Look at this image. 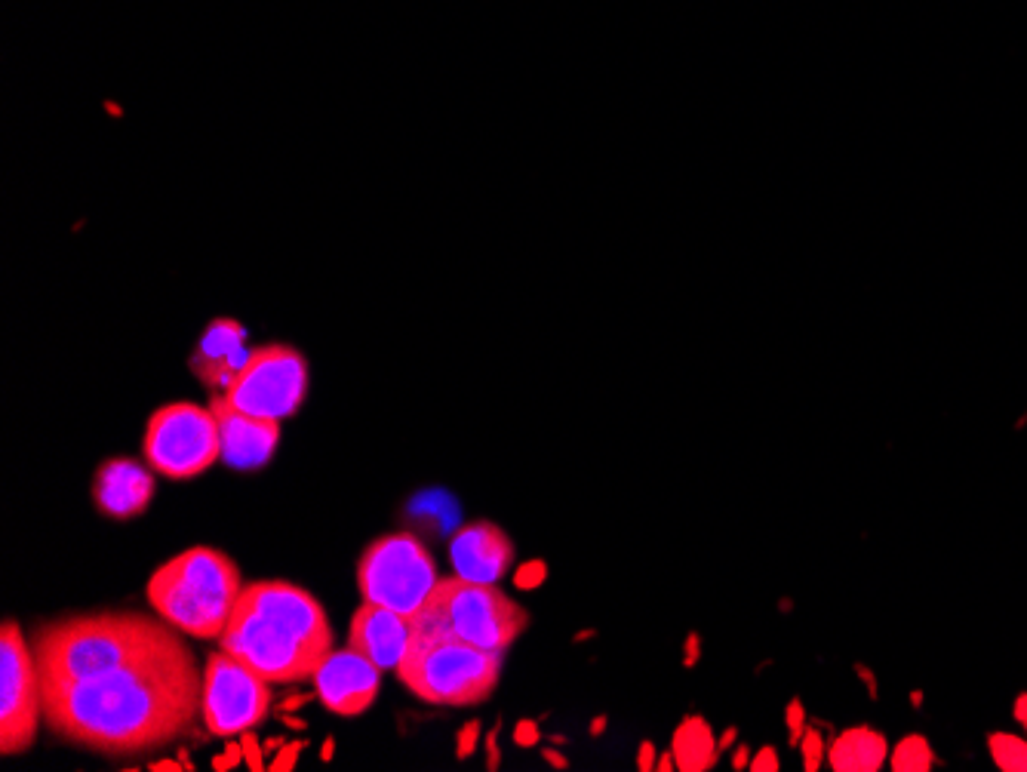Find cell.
Segmentation results:
<instances>
[{
  "instance_id": "cell-23",
  "label": "cell",
  "mask_w": 1027,
  "mask_h": 772,
  "mask_svg": "<svg viewBox=\"0 0 1027 772\" xmlns=\"http://www.w3.org/2000/svg\"><path fill=\"white\" fill-rule=\"evenodd\" d=\"M302 748H305V742H286V745H280V751H277V757L268 763V769H271V772H293L296 763H299Z\"/></svg>"
},
{
  "instance_id": "cell-37",
  "label": "cell",
  "mask_w": 1027,
  "mask_h": 772,
  "mask_svg": "<svg viewBox=\"0 0 1027 772\" xmlns=\"http://www.w3.org/2000/svg\"><path fill=\"white\" fill-rule=\"evenodd\" d=\"M695 637H689V656H686V665H692V659H695Z\"/></svg>"
},
{
  "instance_id": "cell-9",
  "label": "cell",
  "mask_w": 1027,
  "mask_h": 772,
  "mask_svg": "<svg viewBox=\"0 0 1027 772\" xmlns=\"http://www.w3.org/2000/svg\"><path fill=\"white\" fill-rule=\"evenodd\" d=\"M0 754H25L44 726V680L34 646L16 619L0 625Z\"/></svg>"
},
{
  "instance_id": "cell-17",
  "label": "cell",
  "mask_w": 1027,
  "mask_h": 772,
  "mask_svg": "<svg viewBox=\"0 0 1027 772\" xmlns=\"http://www.w3.org/2000/svg\"><path fill=\"white\" fill-rule=\"evenodd\" d=\"M154 468L136 459H108L93 477V505L111 520H133L148 511L154 499Z\"/></svg>"
},
{
  "instance_id": "cell-10",
  "label": "cell",
  "mask_w": 1027,
  "mask_h": 772,
  "mask_svg": "<svg viewBox=\"0 0 1027 772\" xmlns=\"http://www.w3.org/2000/svg\"><path fill=\"white\" fill-rule=\"evenodd\" d=\"M311 367L296 345L268 342L256 345L246 367L225 388V400L237 410L262 419H290L308 397Z\"/></svg>"
},
{
  "instance_id": "cell-29",
  "label": "cell",
  "mask_w": 1027,
  "mask_h": 772,
  "mask_svg": "<svg viewBox=\"0 0 1027 772\" xmlns=\"http://www.w3.org/2000/svg\"><path fill=\"white\" fill-rule=\"evenodd\" d=\"M240 760H243V745L231 742V745H228V754H225V757H213V769L225 772V769H231V766H240Z\"/></svg>"
},
{
  "instance_id": "cell-28",
  "label": "cell",
  "mask_w": 1027,
  "mask_h": 772,
  "mask_svg": "<svg viewBox=\"0 0 1027 772\" xmlns=\"http://www.w3.org/2000/svg\"><path fill=\"white\" fill-rule=\"evenodd\" d=\"M514 742L529 748V745H536L539 742V726L532 723V720H520L517 723V733H514Z\"/></svg>"
},
{
  "instance_id": "cell-13",
  "label": "cell",
  "mask_w": 1027,
  "mask_h": 772,
  "mask_svg": "<svg viewBox=\"0 0 1027 772\" xmlns=\"http://www.w3.org/2000/svg\"><path fill=\"white\" fill-rule=\"evenodd\" d=\"M210 410L216 416L219 443H222V462L234 471H256L271 462L277 443H280V422L262 419L237 410L234 403L225 400V394L210 397Z\"/></svg>"
},
{
  "instance_id": "cell-26",
  "label": "cell",
  "mask_w": 1027,
  "mask_h": 772,
  "mask_svg": "<svg viewBox=\"0 0 1027 772\" xmlns=\"http://www.w3.org/2000/svg\"><path fill=\"white\" fill-rule=\"evenodd\" d=\"M806 711H803V705L794 699L791 705H788V729H791V742L794 745H800V739H803V733H806Z\"/></svg>"
},
{
  "instance_id": "cell-35",
  "label": "cell",
  "mask_w": 1027,
  "mask_h": 772,
  "mask_svg": "<svg viewBox=\"0 0 1027 772\" xmlns=\"http://www.w3.org/2000/svg\"><path fill=\"white\" fill-rule=\"evenodd\" d=\"M655 769H662V772H671V769H677V760H674V754H662V757H659V763H655Z\"/></svg>"
},
{
  "instance_id": "cell-25",
  "label": "cell",
  "mask_w": 1027,
  "mask_h": 772,
  "mask_svg": "<svg viewBox=\"0 0 1027 772\" xmlns=\"http://www.w3.org/2000/svg\"><path fill=\"white\" fill-rule=\"evenodd\" d=\"M542 579H545V563H526L520 570H514L517 588H536Z\"/></svg>"
},
{
  "instance_id": "cell-1",
  "label": "cell",
  "mask_w": 1027,
  "mask_h": 772,
  "mask_svg": "<svg viewBox=\"0 0 1027 772\" xmlns=\"http://www.w3.org/2000/svg\"><path fill=\"white\" fill-rule=\"evenodd\" d=\"M203 668L185 634L87 680H44V723L96 754H139L185 739L200 720Z\"/></svg>"
},
{
  "instance_id": "cell-6",
  "label": "cell",
  "mask_w": 1027,
  "mask_h": 772,
  "mask_svg": "<svg viewBox=\"0 0 1027 772\" xmlns=\"http://www.w3.org/2000/svg\"><path fill=\"white\" fill-rule=\"evenodd\" d=\"M413 628L443 631L474 646L508 653L511 643L529 628V613L499 591V585H480L462 576H446L434 585L419 613L409 619Z\"/></svg>"
},
{
  "instance_id": "cell-34",
  "label": "cell",
  "mask_w": 1027,
  "mask_h": 772,
  "mask_svg": "<svg viewBox=\"0 0 1027 772\" xmlns=\"http://www.w3.org/2000/svg\"><path fill=\"white\" fill-rule=\"evenodd\" d=\"M148 769H154V772H163V769H167V772H179V769H185V766H179L176 760H157V763H151Z\"/></svg>"
},
{
  "instance_id": "cell-11",
  "label": "cell",
  "mask_w": 1027,
  "mask_h": 772,
  "mask_svg": "<svg viewBox=\"0 0 1027 772\" xmlns=\"http://www.w3.org/2000/svg\"><path fill=\"white\" fill-rule=\"evenodd\" d=\"M271 711V683L237 656L219 646L203 665V699L200 720L207 733L234 739L246 729H256Z\"/></svg>"
},
{
  "instance_id": "cell-24",
  "label": "cell",
  "mask_w": 1027,
  "mask_h": 772,
  "mask_svg": "<svg viewBox=\"0 0 1027 772\" xmlns=\"http://www.w3.org/2000/svg\"><path fill=\"white\" fill-rule=\"evenodd\" d=\"M240 745H243V760H246V766H250L253 772L268 769V766H265V757H262V745H259V739L253 736V729H246V733H240Z\"/></svg>"
},
{
  "instance_id": "cell-5",
  "label": "cell",
  "mask_w": 1027,
  "mask_h": 772,
  "mask_svg": "<svg viewBox=\"0 0 1027 772\" xmlns=\"http://www.w3.org/2000/svg\"><path fill=\"white\" fill-rule=\"evenodd\" d=\"M502 659L505 653L474 646L462 637L413 628L406 656L394 674L428 705L468 708L486 702L499 686Z\"/></svg>"
},
{
  "instance_id": "cell-19",
  "label": "cell",
  "mask_w": 1027,
  "mask_h": 772,
  "mask_svg": "<svg viewBox=\"0 0 1027 772\" xmlns=\"http://www.w3.org/2000/svg\"><path fill=\"white\" fill-rule=\"evenodd\" d=\"M671 754L680 772H708L717 763L720 739L714 736V729L708 726L705 717H686L674 729Z\"/></svg>"
},
{
  "instance_id": "cell-16",
  "label": "cell",
  "mask_w": 1027,
  "mask_h": 772,
  "mask_svg": "<svg viewBox=\"0 0 1027 772\" xmlns=\"http://www.w3.org/2000/svg\"><path fill=\"white\" fill-rule=\"evenodd\" d=\"M409 637H413V622L403 613H394L379 603H360L351 616L348 628V646L354 653L366 656L382 671H397V665L406 656Z\"/></svg>"
},
{
  "instance_id": "cell-2",
  "label": "cell",
  "mask_w": 1027,
  "mask_h": 772,
  "mask_svg": "<svg viewBox=\"0 0 1027 772\" xmlns=\"http://www.w3.org/2000/svg\"><path fill=\"white\" fill-rule=\"evenodd\" d=\"M219 646L268 683H302L336 649V634L311 591L274 579L243 585Z\"/></svg>"
},
{
  "instance_id": "cell-21",
  "label": "cell",
  "mask_w": 1027,
  "mask_h": 772,
  "mask_svg": "<svg viewBox=\"0 0 1027 772\" xmlns=\"http://www.w3.org/2000/svg\"><path fill=\"white\" fill-rule=\"evenodd\" d=\"M991 757L1003 772H1027V739L1012 733H994L988 739Z\"/></svg>"
},
{
  "instance_id": "cell-7",
  "label": "cell",
  "mask_w": 1027,
  "mask_h": 772,
  "mask_svg": "<svg viewBox=\"0 0 1027 772\" xmlns=\"http://www.w3.org/2000/svg\"><path fill=\"white\" fill-rule=\"evenodd\" d=\"M437 582V563L425 542L413 533H388L369 542L357 560L360 597L409 619L419 613Z\"/></svg>"
},
{
  "instance_id": "cell-4",
  "label": "cell",
  "mask_w": 1027,
  "mask_h": 772,
  "mask_svg": "<svg viewBox=\"0 0 1027 772\" xmlns=\"http://www.w3.org/2000/svg\"><path fill=\"white\" fill-rule=\"evenodd\" d=\"M240 591V566L225 551L191 545L157 566L145 597L154 613L185 637L219 643L237 609Z\"/></svg>"
},
{
  "instance_id": "cell-30",
  "label": "cell",
  "mask_w": 1027,
  "mask_h": 772,
  "mask_svg": "<svg viewBox=\"0 0 1027 772\" xmlns=\"http://www.w3.org/2000/svg\"><path fill=\"white\" fill-rule=\"evenodd\" d=\"M477 733H480V726H477V723H468V726H465V733H459V757H468V754L474 751Z\"/></svg>"
},
{
  "instance_id": "cell-32",
  "label": "cell",
  "mask_w": 1027,
  "mask_h": 772,
  "mask_svg": "<svg viewBox=\"0 0 1027 772\" xmlns=\"http://www.w3.org/2000/svg\"><path fill=\"white\" fill-rule=\"evenodd\" d=\"M751 766V754L745 745H738V751L732 754V769H748Z\"/></svg>"
},
{
  "instance_id": "cell-31",
  "label": "cell",
  "mask_w": 1027,
  "mask_h": 772,
  "mask_svg": "<svg viewBox=\"0 0 1027 772\" xmlns=\"http://www.w3.org/2000/svg\"><path fill=\"white\" fill-rule=\"evenodd\" d=\"M655 763H659V757H655V745H652V742H643V745H640V754H637V766H640L643 772H649V769H655Z\"/></svg>"
},
{
  "instance_id": "cell-36",
  "label": "cell",
  "mask_w": 1027,
  "mask_h": 772,
  "mask_svg": "<svg viewBox=\"0 0 1027 772\" xmlns=\"http://www.w3.org/2000/svg\"><path fill=\"white\" fill-rule=\"evenodd\" d=\"M545 757H548L551 763H557V769H563V766H566V757H557L554 751H545Z\"/></svg>"
},
{
  "instance_id": "cell-15",
  "label": "cell",
  "mask_w": 1027,
  "mask_h": 772,
  "mask_svg": "<svg viewBox=\"0 0 1027 772\" xmlns=\"http://www.w3.org/2000/svg\"><path fill=\"white\" fill-rule=\"evenodd\" d=\"M449 560L456 576L480 585H499L514 566V542L499 523L471 520L459 526L449 542Z\"/></svg>"
},
{
  "instance_id": "cell-8",
  "label": "cell",
  "mask_w": 1027,
  "mask_h": 772,
  "mask_svg": "<svg viewBox=\"0 0 1027 772\" xmlns=\"http://www.w3.org/2000/svg\"><path fill=\"white\" fill-rule=\"evenodd\" d=\"M145 462L167 480H191L222 462L219 428L210 406L176 400L148 419L142 437Z\"/></svg>"
},
{
  "instance_id": "cell-18",
  "label": "cell",
  "mask_w": 1027,
  "mask_h": 772,
  "mask_svg": "<svg viewBox=\"0 0 1027 772\" xmlns=\"http://www.w3.org/2000/svg\"><path fill=\"white\" fill-rule=\"evenodd\" d=\"M889 760L886 736L871 726H852L828 745V763L834 772H880Z\"/></svg>"
},
{
  "instance_id": "cell-12",
  "label": "cell",
  "mask_w": 1027,
  "mask_h": 772,
  "mask_svg": "<svg viewBox=\"0 0 1027 772\" xmlns=\"http://www.w3.org/2000/svg\"><path fill=\"white\" fill-rule=\"evenodd\" d=\"M379 680H382V668H376L366 656L354 653L345 643L342 649L336 646L317 668L314 696L320 699L326 711H333L339 717H360L363 711L373 708L379 696Z\"/></svg>"
},
{
  "instance_id": "cell-33",
  "label": "cell",
  "mask_w": 1027,
  "mask_h": 772,
  "mask_svg": "<svg viewBox=\"0 0 1027 772\" xmlns=\"http://www.w3.org/2000/svg\"><path fill=\"white\" fill-rule=\"evenodd\" d=\"M1015 720L1024 726V733H1027V693H1021V696L1015 699Z\"/></svg>"
},
{
  "instance_id": "cell-22",
  "label": "cell",
  "mask_w": 1027,
  "mask_h": 772,
  "mask_svg": "<svg viewBox=\"0 0 1027 772\" xmlns=\"http://www.w3.org/2000/svg\"><path fill=\"white\" fill-rule=\"evenodd\" d=\"M800 754H803L806 772H818L821 763L828 760V742H825V736H821L818 726H806V733L800 739Z\"/></svg>"
},
{
  "instance_id": "cell-14",
  "label": "cell",
  "mask_w": 1027,
  "mask_h": 772,
  "mask_svg": "<svg viewBox=\"0 0 1027 772\" xmlns=\"http://www.w3.org/2000/svg\"><path fill=\"white\" fill-rule=\"evenodd\" d=\"M253 354L246 327L234 317H213L203 327L197 345L188 354V367L194 379L210 394H225V388L234 382V376L246 367Z\"/></svg>"
},
{
  "instance_id": "cell-3",
  "label": "cell",
  "mask_w": 1027,
  "mask_h": 772,
  "mask_svg": "<svg viewBox=\"0 0 1027 772\" xmlns=\"http://www.w3.org/2000/svg\"><path fill=\"white\" fill-rule=\"evenodd\" d=\"M179 634L157 613H87L37 625L31 646L40 680H87L127 665Z\"/></svg>"
},
{
  "instance_id": "cell-27",
  "label": "cell",
  "mask_w": 1027,
  "mask_h": 772,
  "mask_svg": "<svg viewBox=\"0 0 1027 772\" xmlns=\"http://www.w3.org/2000/svg\"><path fill=\"white\" fill-rule=\"evenodd\" d=\"M748 769H754V772H778V769H782V763H778V751H775L772 745L760 748V751L751 757V766H748Z\"/></svg>"
},
{
  "instance_id": "cell-20",
  "label": "cell",
  "mask_w": 1027,
  "mask_h": 772,
  "mask_svg": "<svg viewBox=\"0 0 1027 772\" xmlns=\"http://www.w3.org/2000/svg\"><path fill=\"white\" fill-rule=\"evenodd\" d=\"M935 763V751L923 736H905L889 754V766L895 772H929Z\"/></svg>"
},
{
  "instance_id": "cell-38",
  "label": "cell",
  "mask_w": 1027,
  "mask_h": 772,
  "mask_svg": "<svg viewBox=\"0 0 1027 772\" xmlns=\"http://www.w3.org/2000/svg\"><path fill=\"white\" fill-rule=\"evenodd\" d=\"M330 754H333V739H326V748H323V757H326V760H330Z\"/></svg>"
}]
</instances>
